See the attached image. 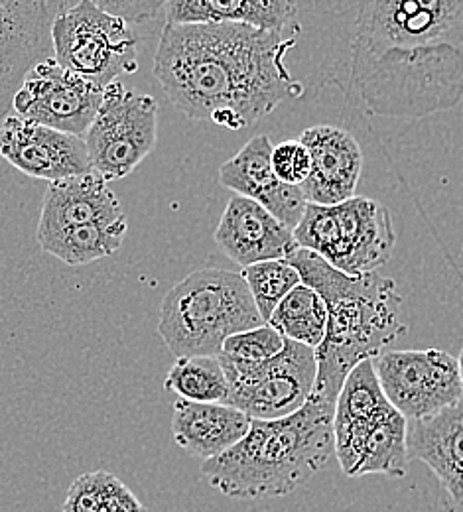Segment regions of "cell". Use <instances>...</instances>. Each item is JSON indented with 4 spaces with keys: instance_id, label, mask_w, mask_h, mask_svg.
<instances>
[{
    "instance_id": "1",
    "label": "cell",
    "mask_w": 463,
    "mask_h": 512,
    "mask_svg": "<svg viewBox=\"0 0 463 512\" xmlns=\"http://www.w3.org/2000/svg\"><path fill=\"white\" fill-rule=\"evenodd\" d=\"M351 85L365 111L424 119L463 101V0H361Z\"/></svg>"
},
{
    "instance_id": "2",
    "label": "cell",
    "mask_w": 463,
    "mask_h": 512,
    "mask_svg": "<svg viewBox=\"0 0 463 512\" xmlns=\"http://www.w3.org/2000/svg\"><path fill=\"white\" fill-rule=\"evenodd\" d=\"M294 46L292 34L247 24H164L152 71L188 119L241 130L304 95L286 67Z\"/></svg>"
},
{
    "instance_id": "3",
    "label": "cell",
    "mask_w": 463,
    "mask_h": 512,
    "mask_svg": "<svg viewBox=\"0 0 463 512\" xmlns=\"http://www.w3.org/2000/svg\"><path fill=\"white\" fill-rule=\"evenodd\" d=\"M286 262L298 270L302 284L314 288L326 304L328 327L316 349L318 375L312 394L335 404L347 375L361 361L387 351L406 333L397 282L377 272L349 276L302 247Z\"/></svg>"
},
{
    "instance_id": "4",
    "label": "cell",
    "mask_w": 463,
    "mask_h": 512,
    "mask_svg": "<svg viewBox=\"0 0 463 512\" xmlns=\"http://www.w3.org/2000/svg\"><path fill=\"white\" fill-rule=\"evenodd\" d=\"M335 404L310 394L306 404L278 420H251L247 436L203 461V479L229 499L263 501L294 493L333 455Z\"/></svg>"
},
{
    "instance_id": "5",
    "label": "cell",
    "mask_w": 463,
    "mask_h": 512,
    "mask_svg": "<svg viewBox=\"0 0 463 512\" xmlns=\"http://www.w3.org/2000/svg\"><path fill=\"white\" fill-rule=\"evenodd\" d=\"M265 325L241 272L201 268L162 300L158 333L178 357H217L225 339Z\"/></svg>"
},
{
    "instance_id": "6",
    "label": "cell",
    "mask_w": 463,
    "mask_h": 512,
    "mask_svg": "<svg viewBox=\"0 0 463 512\" xmlns=\"http://www.w3.org/2000/svg\"><path fill=\"white\" fill-rule=\"evenodd\" d=\"M294 239L298 247L322 256L339 272L361 276L391 258L397 231L383 203L353 195L335 205L308 203Z\"/></svg>"
},
{
    "instance_id": "7",
    "label": "cell",
    "mask_w": 463,
    "mask_h": 512,
    "mask_svg": "<svg viewBox=\"0 0 463 512\" xmlns=\"http://www.w3.org/2000/svg\"><path fill=\"white\" fill-rule=\"evenodd\" d=\"M52 50L58 64L103 87L138 71V38L131 26L93 0H79L60 12Z\"/></svg>"
},
{
    "instance_id": "8",
    "label": "cell",
    "mask_w": 463,
    "mask_h": 512,
    "mask_svg": "<svg viewBox=\"0 0 463 512\" xmlns=\"http://www.w3.org/2000/svg\"><path fill=\"white\" fill-rule=\"evenodd\" d=\"M83 138L97 176L105 182L127 178L156 146L158 103L117 79L105 87L101 107Z\"/></svg>"
},
{
    "instance_id": "9",
    "label": "cell",
    "mask_w": 463,
    "mask_h": 512,
    "mask_svg": "<svg viewBox=\"0 0 463 512\" xmlns=\"http://www.w3.org/2000/svg\"><path fill=\"white\" fill-rule=\"evenodd\" d=\"M217 359L229 383L227 404L251 420H278L300 410L318 375L316 349L290 339L263 363H239L219 355Z\"/></svg>"
},
{
    "instance_id": "10",
    "label": "cell",
    "mask_w": 463,
    "mask_h": 512,
    "mask_svg": "<svg viewBox=\"0 0 463 512\" xmlns=\"http://www.w3.org/2000/svg\"><path fill=\"white\" fill-rule=\"evenodd\" d=\"M387 400L406 420H422L463 398L458 359L442 349L383 351L371 359Z\"/></svg>"
},
{
    "instance_id": "11",
    "label": "cell",
    "mask_w": 463,
    "mask_h": 512,
    "mask_svg": "<svg viewBox=\"0 0 463 512\" xmlns=\"http://www.w3.org/2000/svg\"><path fill=\"white\" fill-rule=\"evenodd\" d=\"M105 87L73 73L56 58L34 65L12 99V113L44 127L85 136L91 127Z\"/></svg>"
},
{
    "instance_id": "12",
    "label": "cell",
    "mask_w": 463,
    "mask_h": 512,
    "mask_svg": "<svg viewBox=\"0 0 463 512\" xmlns=\"http://www.w3.org/2000/svg\"><path fill=\"white\" fill-rule=\"evenodd\" d=\"M66 0H0V123L26 73L54 54L52 28Z\"/></svg>"
},
{
    "instance_id": "13",
    "label": "cell",
    "mask_w": 463,
    "mask_h": 512,
    "mask_svg": "<svg viewBox=\"0 0 463 512\" xmlns=\"http://www.w3.org/2000/svg\"><path fill=\"white\" fill-rule=\"evenodd\" d=\"M0 156L22 174L50 184L93 172L83 136L18 115H8L0 123Z\"/></svg>"
},
{
    "instance_id": "14",
    "label": "cell",
    "mask_w": 463,
    "mask_h": 512,
    "mask_svg": "<svg viewBox=\"0 0 463 512\" xmlns=\"http://www.w3.org/2000/svg\"><path fill=\"white\" fill-rule=\"evenodd\" d=\"M213 239L223 255L243 268L265 260H286L298 249L292 229L243 195L229 199Z\"/></svg>"
},
{
    "instance_id": "15",
    "label": "cell",
    "mask_w": 463,
    "mask_h": 512,
    "mask_svg": "<svg viewBox=\"0 0 463 512\" xmlns=\"http://www.w3.org/2000/svg\"><path fill=\"white\" fill-rule=\"evenodd\" d=\"M272 144L266 134L251 138L231 160L219 168V184L235 195L263 205L282 225L296 229L308 201L298 186L282 184L270 166Z\"/></svg>"
},
{
    "instance_id": "16",
    "label": "cell",
    "mask_w": 463,
    "mask_h": 512,
    "mask_svg": "<svg viewBox=\"0 0 463 512\" xmlns=\"http://www.w3.org/2000/svg\"><path fill=\"white\" fill-rule=\"evenodd\" d=\"M300 142L312 156L310 174L300 186L304 199L316 205L351 199L363 170V150L355 136L343 128L320 125L306 128Z\"/></svg>"
},
{
    "instance_id": "17",
    "label": "cell",
    "mask_w": 463,
    "mask_h": 512,
    "mask_svg": "<svg viewBox=\"0 0 463 512\" xmlns=\"http://www.w3.org/2000/svg\"><path fill=\"white\" fill-rule=\"evenodd\" d=\"M391 406L373 361H361L343 381L333 414V453L347 477H353L369 432Z\"/></svg>"
},
{
    "instance_id": "18",
    "label": "cell",
    "mask_w": 463,
    "mask_h": 512,
    "mask_svg": "<svg viewBox=\"0 0 463 512\" xmlns=\"http://www.w3.org/2000/svg\"><path fill=\"white\" fill-rule=\"evenodd\" d=\"M123 215L121 201L95 172L52 182L44 193L38 241L79 225Z\"/></svg>"
},
{
    "instance_id": "19",
    "label": "cell",
    "mask_w": 463,
    "mask_h": 512,
    "mask_svg": "<svg viewBox=\"0 0 463 512\" xmlns=\"http://www.w3.org/2000/svg\"><path fill=\"white\" fill-rule=\"evenodd\" d=\"M408 457L428 465L456 505H463V398L422 420H408Z\"/></svg>"
},
{
    "instance_id": "20",
    "label": "cell",
    "mask_w": 463,
    "mask_h": 512,
    "mask_svg": "<svg viewBox=\"0 0 463 512\" xmlns=\"http://www.w3.org/2000/svg\"><path fill=\"white\" fill-rule=\"evenodd\" d=\"M251 428V418L219 402H190L178 398L172 416L174 442L201 461L213 459L241 442Z\"/></svg>"
},
{
    "instance_id": "21",
    "label": "cell",
    "mask_w": 463,
    "mask_h": 512,
    "mask_svg": "<svg viewBox=\"0 0 463 512\" xmlns=\"http://www.w3.org/2000/svg\"><path fill=\"white\" fill-rule=\"evenodd\" d=\"M166 24H247L298 36L296 0H170Z\"/></svg>"
},
{
    "instance_id": "22",
    "label": "cell",
    "mask_w": 463,
    "mask_h": 512,
    "mask_svg": "<svg viewBox=\"0 0 463 512\" xmlns=\"http://www.w3.org/2000/svg\"><path fill=\"white\" fill-rule=\"evenodd\" d=\"M127 231L129 219L123 213L115 219H103L73 227L38 243L44 253L56 256L67 266H83L115 255L123 247Z\"/></svg>"
},
{
    "instance_id": "23",
    "label": "cell",
    "mask_w": 463,
    "mask_h": 512,
    "mask_svg": "<svg viewBox=\"0 0 463 512\" xmlns=\"http://www.w3.org/2000/svg\"><path fill=\"white\" fill-rule=\"evenodd\" d=\"M406 434L408 420L397 408L391 406L369 432L353 477H365L373 473L397 479L404 477L410 461Z\"/></svg>"
},
{
    "instance_id": "24",
    "label": "cell",
    "mask_w": 463,
    "mask_h": 512,
    "mask_svg": "<svg viewBox=\"0 0 463 512\" xmlns=\"http://www.w3.org/2000/svg\"><path fill=\"white\" fill-rule=\"evenodd\" d=\"M266 323L276 329L284 339L318 349L326 337L328 310L314 288L298 284L278 304V308Z\"/></svg>"
},
{
    "instance_id": "25",
    "label": "cell",
    "mask_w": 463,
    "mask_h": 512,
    "mask_svg": "<svg viewBox=\"0 0 463 512\" xmlns=\"http://www.w3.org/2000/svg\"><path fill=\"white\" fill-rule=\"evenodd\" d=\"M164 388L190 402L227 404L229 396V383L217 357H178Z\"/></svg>"
},
{
    "instance_id": "26",
    "label": "cell",
    "mask_w": 463,
    "mask_h": 512,
    "mask_svg": "<svg viewBox=\"0 0 463 512\" xmlns=\"http://www.w3.org/2000/svg\"><path fill=\"white\" fill-rule=\"evenodd\" d=\"M249 292L255 300V306L266 321L274 314L278 304L298 286L302 284L298 270L286 260H265L241 270Z\"/></svg>"
},
{
    "instance_id": "27",
    "label": "cell",
    "mask_w": 463,
    "mask_h": 512,
    "mask_svg": "<svg viewBox=\"0 0 463 512\" xmlns=\"http://www.w3.org/2000/svg\"><path fill=\"white\" fill-rule=\"evenodd\" d=\"M284 337L268 323L225 339L219 357L239 363H263L284 349Z\"/></svg>"
},
{
    "instance_id": "28",
    "label": "cell",
    "mask_w": 463,
    "mask_h": 512,
    "mask_svg": "<svg viewBox=\"0 0 463 512\" xmlns=\"http://www.w3.org/2000/svg\"><path fill=\"white\" fill-rule=\"evenodd\" d=\"M270 166L274 176L288 186H302L312 168V156L308 148L298 140H284L272 148Z\"/></svg>"
},
{
    "instance_id": "29",
    "label": "cell",
    "mask_w": 463,
    "mask_h": 512,
    "mask_svg": "<svg viewBox=\"0 0 463 512\" xmlns=\"http://www.w3.org/2000/svg\"><path fill=\"white\" fill-rule=\"evenodd\" d=\"M107 471H91L77 477L64 501V512H97Z\"/></svg>"
},
{
    "instance_id": "30",
    "label": "cell",
    "mask_w": 463,
    "mask_h": 512,
    "mask_svg": "<svg viewBox=\"0 0 463 512\" xmlns=\"http://www.w3.org/2000/svg\"><path fill=\"white\" fill-rule=\"evenodd\" d=\"M101 10L125 20L127 24H144L158 16L170 0H93Z\"/></svg>"
},
{
    "instance_id": "31",
    "label": "cell",
    "mask_w": 463,
    "mask_h": 512,
    "mask_svg": "<svg viewBox=\"0 0 463 512\" xmlns=\"http://www.w3.org/2000/svg\"><path fill=\"white\" fill-rule=\"evenodd\" d=\"M97 512H148L133 491L113 473H105Z\"/></svg>"
},
{
    "instance_id": "32",
    "label": "cell",
    "mask_w": 463,
    "mask_h": 512,
    "mask_svg": "<svg viewBox=\"0 0 463 512\" xmlns=\"http://www.w3.org/2000/svg\"><path fill=\"white\" fill-rule=\"evenodd\" d=\"M458 369H460V381H462V390H463V349H462V353H460V359H458Z\"/></svg>"
},
{
    "instance_id": "33",
    "label": "cell",
    "mask_w": 463,
    "mask_h": 512,
    "mask_svg": "<svg viewBox=\"0 0 463 512\" xmlns=\"http://www.w3.org/2000/svg\"><path fill=\"white\" fill-rule=\"evenodd\" d=\"M462 276H463V272H462Z\"/></svg>"
}]
</instances>
